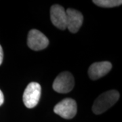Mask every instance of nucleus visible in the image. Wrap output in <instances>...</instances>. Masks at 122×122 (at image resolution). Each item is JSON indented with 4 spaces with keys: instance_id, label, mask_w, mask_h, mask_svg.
Wrapping results in <instances>:
<instances>
[{
    "instance_id": "obj_6",
    "label": "nucleus",
    "mask_w": 122,
    "mask_h": 122,
    "mask_svg": "<svg viewBox=\"0 0 122 122\" xmlns=\"http://www.w3.org/2000/svg\"><path fill=\"white\" fill-rule=\"evenodd\" d=\"M50 18L54 26L61 30L66 29V14L65 8L60 5H53L50 8Z\"/></svg>"
},
{
    "instance_id": "obj_8",
    "label": "nucleus",
    "mask_w": 122,
    "mask_h": 122,
    "mask_svg": "<svg viewBox=\"0 0 122 122\" xmlns=\"http://www.w3.org/2000/svg\"><path fill=\"white\" fill-rule=\"evenodd\" d=\"M112 69V65L109 61L94 62L88 69V75L92 80H97L109 73Z\"/></svg>"
},
{
    "instance_id": "obj_9",
    "label": "nucleus",
    "mask_w": 122,
    "mask_h": 122,
    "mask_svg": "<svg viewBox=\"0 0 122 122\" xmlns=\"http://www.w3.org/2000/svg\"><path fill=\"white\" fill-rule=\"evenodd\" d=\"M93 3L96 5L102 8H114L116 6H119L122 4L121 0H94Z\"/></svg>"
},
{
    "instance_id": "obj_5",
    "label": "nucleus",
    "mask_w": 122,
    "mask_h": 122,
    "mask_svg": "<svg viewBox=\"0 0 122 122\" xmlns=\"http://www.w3.org/2000/svg\"><path fill=\"white\" fill-rule=\"evenodd\" d=\"M27 45L34 51L42 50L48 46L49 39L41 31L37 29H31L28 34Z\"/></svg>"
},
{
    "instance_id": "obj_3",
    "label": "nucleus",
    "mask_w": 122,
    "mask_h": 122,
    "mask_svg": "<svg viewBox=\"0 0 122 122\" xmlns=\"http://www.w3.org/2000/svg\"><path fill=\"white\" fill-rule=\"evenodd\" d=\"M75 86V80L72 74L68 72H62L58 75L53 82L52 87L54 91L61 94L71 92Z\"/></svg>"
},
{
    "instance_id": "obj_1",
    "label": "nucleus",
    "mask_w": 122,
    "mask_h": 122,
    "mask_svg": "<svg viewBox=\"0 0 122 122\" xmlns=\"http://www.w3.org/2000/svg\"><path fill=\"white\" fill-rule=\"evenodd\" d=\"M119 98V93L117 90H111L104 92L95 100L92 106V111L96 115L103 113L113 106Z\"/></svg>"
},
{
    "instance_id": "obj_10",
    "label": "nucleus",
    "mask_w": 122,
    "mask_h": 122,
    "mask_svg": "<svg viewBox=\"0 0 122 122\" xmlns=\"http://www.w3.org/2000/svg\"><path fill=\"white\" fill-rule=\"evenodd\" d=\"M3 58H4V52H3V49L1 48L0 45V65H1L3 62Z\"/></svg>"
},
{
    "instance_id": "obj_4",
    "label": "nucleus",
    "mask_w": 122,
    "mask_h": 122,
    "mask_svg": "<svg viewBox=\"0 0 122 122\" xmlns=\"http://www.w3.org/2000/svg\"><path fill=\"white\" fill-rule=\"evenodd\" d=\"M77 103L72 98H65L58 102L54 108V112L61 117L70 119L77 114Z\"/></svg>"
},
{
    "instance_id": "obj_7",
    "label": "nucleus",
    "mask_w": 122,
    "mask_h": 122,
    "mask_svg": "<svg viewBox=\"0 0 122 122\" xmlns=\"http://www.w3.org/2000/svg\"><path fill=\"white\" fill-rule=\"evenodd\" d=\"M66 29L71 33H75L78 32L82 25L83 16L82 14L78 10L68 8L66 10Z\"/></svg>"
},
{
    "instance_id": "obj_11",
    "label": "nucleus",
    "mask_w": 122,
    "mask_h": 122,
    "mask_svg": "<svg viewBox=\"0 0 122 122\" xmlns=\"http://www.w3.org/2000/svg\"><path fill=\"white\" fill-rule=\"evenodd\" d=\"M4 102V94H3V92L1 91V90H0V106L3 105Z\"/></svg>"
},
{
    "instance_id": "obj_2",
    "label": "nucleus",
    "mask_w": 122,
    "mask_h": 122,
    "mask_svg": "<svg viewBox=\"0 0 122 122\" xmlns=\"http://www.w3.org/2000/svg\"><path fill=\"white\" fill-rule=\"evenodd\" d=\"M41 87L38 83L31 82L27 86L23 93L22 100L25 107L29 109L34 108L39 102L41 96Z\"/></svg>"
}]
</instances>
